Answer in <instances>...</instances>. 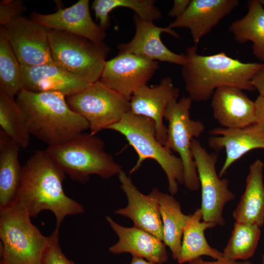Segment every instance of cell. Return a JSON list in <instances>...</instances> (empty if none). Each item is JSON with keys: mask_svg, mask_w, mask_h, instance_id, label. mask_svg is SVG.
Instances as JSON below:
<instances>
[{"mask_svg": "<svg viewBox=\"0 0 264 264\" xmlns=\"http://www.w3.org/2000/svg\"><path fill=\"white\" fill-rule=\"evenodd\" d=\"M70 108L85 118L95 135L119 122L131 110L130 101L99 80L66 97Z\"/></svg>", "mask_w": 264, "mask_h": 264, "instance_id": "9", "label": "cell"}, {"mask_svg": "<svg viewBox=\"0 0 264 264\" xmlns=\"http://www.w3.org/2000/svg\"><path fill=\"white\" fill-rule=\"evenodd\" d=\"M130 264H154L147 260L137 257H132Z\"/></svg>", "mask_w": 264, "mask_h": 264, "instance_id": "37", "label": "cell"}, {"mask_svg": "<svg viewBox=\"0 0 264 264\" xmlns=\"http://www.w3.org/2000/svg\"><path fill=\"white\" fill-rule=\"evenodd\" d=\"M2 26L20 65L55 64L47 27L22 15Z\"/></svg>", "mask_w": 264, "mask_h": 264, "instance_id": "11", "label": "cell"}, {"mask_svg": "<svg viewBox=\"0 0 264 264\" xmlns=\"http://www.w3.org/2000/svg\"><path fill=\"white\" fill-rule=\"evenodd\" d=\"M121 188L128 199L127 206L115 212L130 218L134 226L144 230L163 241V228L159 212L161 192L154 187L148 195L142 194L122 170L118 175Z\"/></svg>", "mask_w": 264, "mask_h": 264, "instance_id": "13", "label": "cell"}, {"mask_svg": "<svg viewBox=\"0 0 264 264\" xmlns=\"http://www.w3.org/2000/svg\"><path fill=\"white\" fill-rule=\"evenodd\" d=\"M201 208L197 209L194 214L190 215L183 230L181 250L176 260L179 264L189 263L201 256H208L216 260L222 258V253L211 247L204 236L206 229L215 227L217 224L205 221L201 222Z\"/></svg>", "mask_w": 264, "mask_h": 264, "instance_id": "24", "label": "cell"}, {"mask_svg": "<svg viewBox=\"0 0 264 264\" xmlns=\"http://www.w3.org/2000/svg\"><path fill=\"white\" fill-rule=\"evenodd\" d=\"M261 3L264 6V0H259Z\"/></svg>", "mask_w": 264, "mask_h": 264, "instance_id": "38", "label": "cell"}, {"mask_svg": "<svg viewBox=\"0 0 264 264\" xmlns=\"http://www.w3.org/2000/svg\"><path fill=\"white\" fill-rule=\"evenodd\" d=\"M88 0H79L69 7L59 6L53 13L43 14L33 12L30 19L49 29L60 30L77 35L93 42H103L106 34L92 20Z\"/></svg>", "mask_w": 264, "mask_h": 264, "instance_id": "16", "label": "cell"}, {"mask_svg": "<svg viewBox=\"0 0 264 264\" xmlns=\"http://www.w3.org/2000/svg\"><path fill=\"white\" fill-rule=\"evenodd\" d=\"M261 235L260 227L237 222L231 236L224 249L222 259L230 262L246 261L254 255Z\"/></svg>", "mask_w": 264, "mask_h": 264, "instance_id": "29", "label": "cell"}, {"mask_svg": "<svg viewBox=\"0 0 264 264\" xmlns=\"http://www.w3.org/2000/svg\"><path fill=\"white\" fill-rule=\"evenodd\" d=\"M154 0H94L91 8L100 26L105 31L110 26V11L117 7L132 10L140 19L154 22L159 20L161 12L154 5Z\"/></svg>", "mask_w": 264, "mask_h": 264, "instance_id": "27", "label": "cell"}, {"mask_svg": "<svg viewBox=\"0 0 264 264\" xmlns=\"http://www.w3.org/2000/svg\"><path fill=\"white\" fill-rule=\"evenodd\" d=\"M0 126L11 139L21 148L30 144V136L24 115L14 97L0 89Z\"/></svg>", "mask_w": 264, "mask_h": 264, "instance_id": "28", "label": "cell"}, {"mask_svg": "<svg viewBox=\"0 0 264 264\" xmlns=\"http://www.w3.org/2000/svg\"><path fill=\"white\" fill-rule=\"evenodd\" d=\"M104 146L99 137L82 132L63 144L48 146L45 150L72 180L85 184L91 175L107 179L122 170L106 152Z\"/></svg>", "mask_w": 264, "mask_h": 264, "instance_id": "4", "label": "cell"}, {"mask_svg": "<svg viewBox=\"0 0 264 264\" xmlns=\"http://www.w3.org/2000/svg\"><path fill=\"white\" fill-rule=\"evenodd\" d=\"M0 89L12 97L22 90L20 64L2 26H0Z\"/></svg>", "mask_w": 264, "mask_h": 264, "instance_id": "30", "label": "cell"}, {"mask_svg": "<svg viewBox=\"0 0 264 264\" xmlns=\"http://www.w3.org/2000/svg\"><path fill=\"white\" fill-rule=\"evenodd\" d=\"M135 32L133 38L128 43L117 45L119 53L132 54L146 59L168 62L183 66L186 62L183 53L178 54L169 49L162 43L160 35L168 33L176 38L179 35L170 27H161L153 22L134 17Z\"/></svg>", "mask_w": 264, "mask_h": 264, "instance_id": "14", "label": "cell"}, {"mask_svg": "<svg viewBox=\"0 0 264 264\" xmlns=\"http://www.w3.org/2000/svg\"><path fill=\"white\" fill-rule=\"evenodd\" d=\"M66 96L57 91L21 90L16 101L33 135L53 146L63 144L89 129V124L69 107Z\"/></svg>", "mask_w": 264, "mask_h": 264, "instance_id": "3", "label": "cell"}, {"mask_svg": "<svg viewBox=\"0 0 264 264\" xmlns=\"http://www.w3.org/2000/svg\"><path fill=\"white\" fill-rule=\"evenodd\" d=\"M183 54L186 62L181 66V76L189 97L197 102L209 100L222 87L255 90L252 79L264 66V63L242 62L224 52L201 55L195 45L187 47Z\"/></svg>", "mask_w": 264, "mask_h": 264, "instance_id": "2", "label": "cell"}, {"mask_svg": "<svg viewBox=\"0 0 264 264\" xmlns=\"http://www.w3.org/2000/svg\"><path fill=\"white\" fill-rule=\"evenodd\" d=\"M106 220L119 238L109 251L113 254L130 253L132 257L145 259L154 264H163L168 260L166 245L154 235L136 226L126 227L109 216Z\"/></svg>", "mask_w": 264, "mask_h": 264, "instance_id": "19", "label": "cell"}, {"mask_svg": "<svg viewBox=\"0 0 264 264\" xmlns=\"http://www.w3.org/2000/svg\"><path fill=\"white\" fill-rule=\"evenodd\" d=\"M59 230L56 228L49 236V243L44 253L41 264H76L63 252L59 244Z\"/></svg>", "mask_w": 264, "mask_h": 264, "instance_id": "31", "label": "cell"}, {"mask_svg": "<svg viewBox=\"0 0 264 264\" xmlns=\"http://www.w3.org/2000/svg\"><path fill=\"white\" fill-rule=\"evenodd\" d=\"M255 107V124L264 131V96L259 95L254 101Z\"/></svg>", "mask_w": 264, "mask_h": 264, "instance_id": "33", "label": "cell"}, {"mask_svg": "<svg viewBox=\"0 0 264 264\" xmlns=\"http://www.w3.org/2000/svg\"><path fill=\"white\" fill-rule=\"evenodd\" d=\"M188 264H253L251 262L248 261H243L240 262H230L226 261L222 258L220 260L215 261H206L203 260L201 257L194 260L189 263Z\"/></svg>", "mask_w": 264, "mask_h": 264, "instance_id": "36", "label": "cell"}, {"mask_svg": "<svg viewBox=\"0 0 264 264\" xmlns=\"http://www.w3.org/2000/svg\"><path fill=\"white\" fill-rule=\"evenodd\" d=\"M48 40L56 65L89 84L99 80L110 51L104 42L53 29L49 30Z\"/></svg>", "mask_w": 264, "mask_h": 264, "instance_id": "7", "label": "cell"}, {"mask_svg": "<svg viewBox=\"0 0 264 264\" xmlns=\"http://www.w3.org/2000/svg\"><path fill=\"white\" fill-rule=\"evenodd\" d=\"M191 150L201 189L200 208L203 220L223 225L224 206L234 199L235 196L228 189V180L220 179L217 173L218 155L215 153H209L196 138L191 141Z\"/></svg>", "mask_w": 264, "mask_h": 264, "instance_id": "10", "label": "cell"}, {"mask_svg": "<svg viewBox=\"0 0 264 264\" xmlns=\"http://www.w3.org/2000/svg\"><path fill=\"white\" fill-rule=\"evenodd\" d=\"M208 140L210 148L225 150L226 157L219 174L220 177L245 154L256 149H264V131L255 124L240 129L216 128L209 132Z\"/></svg>", "mask_w": 264, "mask_h": 264, "instance_id": "21", "label": "cell"}, {"mask_svg": "<svg viewBox=\"0 0 264 264\" xmlns=\"http://www.w3.org/2000/svg\"><path fill=\"white\" fill-rule=\"evenodd\" d=\"M211 107L214 118L222 128H243L256 122L254 101L239 88L216 89L212 97Z\"/></svg>", "mask_w": 264, "mask_h": 264, "instance_id": "20", "label": "cell"}, {"mask_svg": "<svg viewBox=\"0 0 264 264\" xmlns=\"http://www.w3.org/2000/svg\"><path fill=\"white\" fill-rule=\"evenodd\" d=\"M191 0H175L173 7L169 12L168 16L176 18L180 17L187 9Z\"/></svg>", "mask_w": 264, "mask_h": 264, "instance_id": "34", "label": "cell"}, {"mask_svg": "<svg viewBox=\"0 0 264 264\" xmlns=\"http://www.w3.org/2000/svg\"><path fill=\"white\" fill-rule=\"evenodd\" d=\"M247 9L244 17L231 23L229 30L236 42L242 44L251 42L253 55L264 62V8L259 0H251Z\"/></svg>", "mask_w": 264, "mask_h": 264, "instance_id": "25", "label": "cell"}, {"mask_svg": "<svg viewBox=\"0 0 264 264\" xmlns=\"http://www.w3.org/2000/svg\"><path fill=\"white\" fill-rule=\"evenodd\" d=\"M20 148L0 130V209L9 207L17 201L22 172L19 157Z\"/></svg>", "mask_w": 264, "mask_h": 264, "instance_id": "22", "label": "cell"}, {"mask_svg": "<svg viewBox=\"0 0 264 264\" xmlns=\"http://www.w3.org/2000/svg\"><path fill=\"white\" fill-rule=\"evenodd\" d=\"M177 99L170 101L165 111L164 118L168 122L165 146L178 154L183 166L184 184L189 190L196 191L200 183L191 144L193 139L203 133L205 126L201 121L190 118L193 100L189 96Z\"/></svg>", "mask_w": 264, "mask_h": 264, "instance_id": "8", "label": "cell"}, {"mask_svg": "<svg viewBox=\"0 0 264 264\" xmlns=\"http://www.w3.org/2000/svg\"><path fill=\"white\" fill-rule=\"evenodd\" d=\"M22 90L41 92L57 91L66 97L79 92L90 84L55 64L20 65Z\"/></svg>", "mask_w": 264, "mask_h": 264, "instance_id": "18", "label": "cell"}, {"mask_svg": "<svg viewBox=\"0 0 264 264\" xmlns=\"http://www.w3.org/2000/svg\"><path fill=\"white\" fill-rule=\"evenodd\" d=\"M26 10L21 0H2L0 2V24L4 26Z\"/></svg>", "mask_w": 264, "mask_h": 264, "instance_id": "32", "label": "cell"}, {"mask_svg": "<svg viewBox=\"0 0 264 264\" xmlns=\"http://www.w3.org/2000/svg\"><path fill=\"white\" fill-rule=\"evenodd\" d=\"M252 83L259 95L264 96V66L254 76Z\"/></svg>", "mask_w": 264, "mask_h": 264, "instance_id": "35", "label": "cell"}, {"mask_svg": "<svg viewBox=\"0 0 264 264\" xmlns=\"http://www.w3.org/2000/svg\"><path fill=\"white\" fill-rule=\"evenodd\" d=\"M262 264H264V254L262 255Z\"/></svg>", "mask_w": 264, "mask_h": 264, "instance_id": "39", "label": "cell"}, {"mask_svg": "<svg viewBox=\"0 0 264 264\" xmlns=\"http://www.w3.org/2000/svg\"><path fill=\"white\" fill-rule=\"evenodd\" d=\"M107 129L122 134L137 153L138 160L131 170L130 175L137 171L146 159H153L165 172L170 194L173 195L177 192L178 184H184L182 162L179 157L173 154L171 150L158 141L153 120L130 111Z\"/></svg>", "mask_w": 264, "mask_h": 264, "instance_id": "6", "label": "cell"}, {"mask_svg": "<svg viewBox=\"0 0 264 264\" xmlns=\"http://www.w3.org/2000/svg\"><path fill=\"white\" fill-rule=\"evenodd\" d=\"M238 0H191L185 11L168 26L186 28L198 46L201 38L238 6Z\"/></svg>", "mask_w": 264, "mask_h": 264, "instance_id": "17", "label": "cell"}, {"mask_svg": "<svg viewBox=\"0 0 264 264\" xmlns=\"http://www.w3.org/2000/svg\"><path fill=\"white\" fill-rule=\"evenodd\" d=\"M264 164L259 159L249 166L246 187L233 213L236 221L262 227L264 223Z\"/></svg>", "mask_w": 264, "mask_h": 264, "instance_id": "23", "label": "cell"}, {"mask_svg": "<svg viewBox=\"0 0 264 264\" xmlns=\"http://www.w3.org/2000/svg\"><path fill=\"white\" fill-rule=\"evenodd\" d=\"M159 212L163 228V242L170 249L173 259L177 260L181 250L183 230L190 215L182 212L179 203L173 195L161 192Z\"/></svg>", "mask_w": 264, "mask_h": 264, "instance_id": "26", "label": "cell"}, {"mask_svg": "<svg viewBox=\"0 0 264 264\" xmlns=\"http://www.w3.org/2000/svg\"><path fill=\"white\" fill-rule=\"evenodd\" d=\"M31 218L18 201L0 209V264H41L50 238Z\"/></svg>", "mask_w": 264, "mask_h": 264, "instance_id": "5", "label": "cell"}, {"mask_svg": "<svg viewBox=\"0 0 264 264\" xmlns=\"http://www.w3.org/2000/svg\"><path fill=\"white\" fill-rule=\"evenodd\" d=\"M66 174L55 163L46 150L33 154L22 166V182L16 201L31 218L44 210L51 211L59 229L65 218L85 212L84 206L67 196L63 188Z\"/></svg>", "mask_w": 264, "mask_h": 264, "instance_id": "1", "label": "cell"}, {"mask_svg": "<svg viewBox=\"0 0 264 264\" xmlns=\"http://www.w3.org/2000/svg\"><path fill=\"white\" fill-rule=\"evenodd\" d=\"M179 93V89L175 87L172 79L166 77L159 85L140 87L133 93L130 100V111L154 121L156 138L164 146L167 138V128L163 123L165 111L170 101L177 98Z\"/></svg>", "mask_w": 264, "mask_h": 264, "instance_id": "15", "label": "cell"}, {"mask_svg": "<svg viewBox=\"0 0 264 264\" xmlns=\"http://www.w3.org/2000/svg\"><path fill=\"white\" fill-rule=\"evenodd\" d=\"M158 61L122 53L105 63L99 81L130 101L159 69Z\"/></svg>", "mask_w": 264, "mask_h": 264, "instance_id": "12", "label": "cell"}]
</instances>
